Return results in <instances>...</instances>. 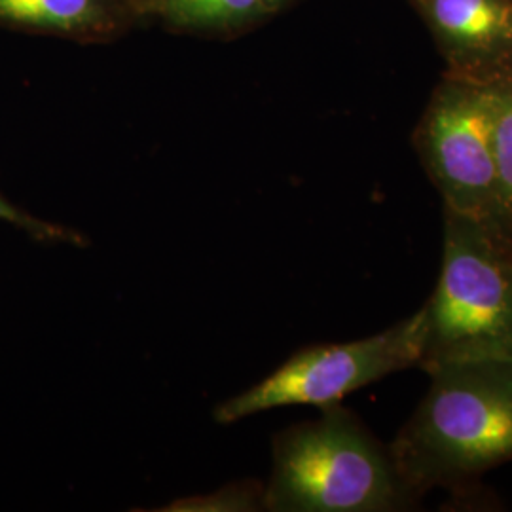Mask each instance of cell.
I'll use <instances>...</instances> for the list:
<instances>
[{
	"label": "cell",
	"mask_w": 512,
	"mask_h": 512,
	"mask_svg": "<svg viewBox=\"0 0 512 512\" xmlns=\"http://www.w3.org/2000/svg\"><path fill=\"white\" fill-rule=\"evenodd\" d=\"M429 389L389 444L414 494L467 486L512 461V357L429 366Z\"/></svg>",
	"instance_id": "6da1fadb"
},
{
	"label": "cell",
	"mask_w": 512,
	"mask_h": 512,
	"mask_svg": "<svg viewBox=\"0 0 512 512\" xmlns=\"http://www.w3.org/2000/svg\"><path fill=\"white\" fill-rule=\"evenodd\" d=\"M264 509L274 512H401L420 503L385 446L342 404L277 433Z\"/></svg>",
	"instance_id": "7a4b0ae2"
},
{
	"label": "cell",
	"mask_w": 512,
	"mask_h": 512,
	"mask_svg": "<svg viewBox=\"0 0 512 512\" xmlns=\"http://www.w3.org/2000/svg\"><path fill=\"white\" fill-rule=\"evenodd\" d=\"M435 291L421 306L429 366L512 357V239L490 222L444 211Z\"/></svg>",
	"instance_id": "3957f363"
},
{
	"label": "cell",
	"mask_w": 512,
	"mask_h": 512,
	"mask_svg": "<svg viewBox=\"0 0 512 512\" xmlns=\"http://www.w3.org/2000/svg\"><path fill=\"white\" fill-rule=\"evenodd\" d=\"M425 346V315L414 311L372 336L298 349L270 376L224 401L215 420L228 425L283 406L330 408L351 393L391 374L420 366Z\"/></svg>",
	"instance_id": "277c9868"
},
{
	"label": "cell",
	"mask_w": 512,
	"mask_h": 512,
	"mask_svg": "<svg viewBox=\"0 0 512 512\" xmlns=\"http://www.w3.org/2000/svg\"><path fill=\"white\" fill-rule=\"evenodd\" d=\"M416 145L448 213L494 224V93L486 76L440 84L421 118Z\"/></svg>",
	"instance_id": "5b68a950"
},
{
	"label": "cell",
	"mask_w": 512,
	"mask_h": 512,
	"mask_svg": "<svg viewBox=\"0 0 512 512\" xmlns=\"http://www.w3.org/2000/svg\"><path fill=\"white\" fill-rule=\"evenodd\" d=\"M431 29L471 73L512 48V0H420Z\"/></svg>",
	"instance_id": "8992f818"
},
{
	"label": "cell",
	"mask_w": 512,
	"mask_h": 512,
	"mask_svg": "<svg viewBox=\"0 0 512 512\" xmlns=\"http://www.w3.org/2000/svg\"><path fill=\"white\" fill-rule=\"evenodd\" d=\"M494 93L495 215L501 234L512 239V69L486 76Z\"/></svg>",
	"instance_id": "52a82bcc"
},
{
	"label": "cell",
	"mask_w": 512,
	"mask_h": 512,
	"mask_svg": "<svg viewBox=\"0 0 512 512\" xmlns=\"http://www.w3.org/2000/svg\"><path fill=\"white\" fill-rule=\"evenodd\" d=\"M0 16L19 23L73 29L95 16V0H0Z\"/></svg>",
	"instance_id": "ba28073f"
},
{
	"label": "cell",
	"mask_w": 512,
	"mask_h": 512,
	"mask_svg": "<svg viewBox=\"0 0 512 512\" xmlns=\"http://www.w3.org/2000/svg\"><path fill=\"white\" fill-rule=\"evenodd\" d=\"M266 8L264 0H164L167 18L181 23H224L249 18Z\"/></svg>",
	"instance_id": "9c48e42d"
},
{
	"label": "cell",
	"mask_w": 512,
	"mask_h": 512,
	"mask_svg": "<svg viewBox=\"0 0 512 512\" xmlns=\"http://www.w3.org/2000/svg\"><path fill=\"white\" fill-rule=\"evenodd\" d=\"M264 509V488L256 482H243L224 488L209 497H194L173 503L169 511H258Z\"/></svg>",
	"instance_id": "30bf717a"
},
{
	"label": "cell",
	"mask_w": 512,
	"mask_h": 512,
	"mask_svg": "<svg viewBox=\"0 0 512 512\" xmlns=\"http://www.w3.org/2000/svg\"><path fill=\"white\" fill-rule=\"evenodd\" d=\"M0 220L18 226L19 230H23L25 234L42 243L84 245V238L78 232L59 224H52L48 220L37 219L31 213H25L23 209L16 207L14 203L8 202L2 194H0Z\"/></svg>",
	"instance_id": "8fae6325"
},
{
	"label": "cell",
	"mask_w": 512,
	"mask_h": 512,
	"mask_svg": "<svg viewBox=\"0 0 512 512\" xmlns=\"http://www.w3.org/2000/svg\"><path fill=\"white\" fill-rule=\"evenodd\" d=\"M279 2H283V0H264V4H266V6H272V4H279Z\"/></svg>",
	"instance_id": "7c38bea8"
}]
</instances>
